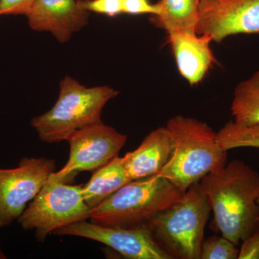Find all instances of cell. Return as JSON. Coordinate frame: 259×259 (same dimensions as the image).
<instances>
[{
  "label": "cell",
  "instance_id": "21",
  "mask_svg": "<svg viewBox=\"0 0 259 259\" xmlns=\"http://www.w3.org/2000/svg\"><path fill=\"white\" fill-rule=\"evenodd\" d=\"M35 0H2L0 15H28Z\"/></svg>",
  "mask_w": 259,
  "mask_h": 259
},
{
  "label": "cell",
  "instance_id": "19",
  "mask_svg": "<svg viewBox=\"0 0 259 259\" xmlns=\"http://www.w3.org/2000/svg\"><path fill=\"white\" fill-rule=\"evenodd\" d=\"M80 5L89 13L115 17L123 13V0H79Z\"/></svg>",
  "mask_w": 259,
  "mask_h": 259
},
{
  "label": "cell",
  "instance_id": "17",
  "mask_svg": "<svg viewBox=\"0 0 259 259\" xmlns=\"http://www.w3.org/2000/svg\"><path fill=\"white\" fill-rule=\"evenodd\" d=\"M218 137L226 151L236 148H259V124L245 125L231 120L218 133Z\"/></svg>",
  "mask_w": 259,
  "mask_h": 259
},
{
  "label": "cell",
  "instance_id": "7",
  "mask_svg": "<svg viewBox=\"0 0 259 259\" xmlns=\"http://www.w3.org/2000/svg\"><path fill=\"white\" fill-rule=\"evenodd\" d=\"M127 136L103 122L76 131L67 140L70 154L67 163L49 178L69 183L81 171H90L105 166L118 156Z\"/></svg>",
  "mask_w": 259,
  "mask_h": 259
},
{
  "label": "cell",
  "instance_id": "2",
  "mask_svg": "<svg viewBox=\"0 0 259 259\" xmlns=\"http://www.w3.org/2000/svg\"><path fill=\"white\" fill-rule=\"evenodd\" d=\"M166 128L175 148L158 175L184 193L206 175L226 166L227 151L219 144L218 133L205 122L177 115L167 121Z\"/></svg>",
  "mask_w": 259,
  "mask_h": 259
},
{
  "label": "cell",
  "instance_id": "22",
  "mask_svg": "<svg viewBox=\"0 0 259 259\" xmlns=\"http://www.w3.org/2000/svg\"><path fill=\"white\" fill-rule=\"evenodd\" d=\"M241 243L238 259H259V230Z\"/></svg>",
  "mask_w": 259,
  "mask_h": 259
},
{
  "label": "cell",
  "instance_id": "15",
  "mask_svg": "<svg viewBox=\"0 0 259 259\" xmlns=\"http://www.w3.org/2000/svg\"><path fill=\"white\" fill-rule=\"evenodd\" d=\"M161 13L153 16L156 25L168 33L175 31L196 32L199 20V0H160Z\"/></svg>",
  "mask_w": 259,
  "mask_h": 259
},
{
  "label": "cell",
  "instance_id": "12",
  "mask_svg": "<svg viewBox=\"0 0 259 259\" xmlns=\"http://www.w3.org/2000/svg\"><path fill=\"white\" fill-rule=\"evenodd\" d=\"M168 41L181 75L190 84L200 82L214 62L212 39L196 32L175 31L168 33Z\"/></svg>",
  "mask_w": 259,
  "mask_h": 259
},
{
  "label": "cell",
  "instance_id": "9",
  "mask_svg": "<svg viewBox=\"0 0 259 259\" xmlns=\"http://www.w3.org/2000/svg\"><path fill=\"white\" fill-rule=\"evenodd\" d=\"M195 32L216 42L237 34L259 33V0H199Z\"/></svg>",
  "mask_w": 259,
  "mask_h": 259
},
{
  "label": "cell",
  "instance_id": "4",
  "mask_svg": "<svg viewBox=\"0 0 259 259\" xmlns=\"http://www.w3.org/2000/svg\"><path fill=\"white\" fill-rule=\"evenodd\" d=\"M118 95L110 87L86 88L71 76H65L55 105L33 117L31 125L42 142L67 141L76 131L102 122V110Z\"/></svg>",
  "mask_w": 259,
  "mask_h": 259
},
{
  "label": "cell",
  "instance_id": "6",
  "mask_svg": "<svg viewBox=\"0 0 259 259\" xmlns=\"http://www.w3.org/2000/svg\"><path fill=\"white\" fill-rule=\"evenodd\" d=\"M90 212L81 194V185L49 178L18 221L25 231L34 230L37 241L42 242L62 227L90 219Z\"/></svg>",
  "mask_w": 259,
  "mask_h": 259
},
{
  "label": "cell",
  "instance_id": "24",
  "mask_svg": "<svg viewBox=\"0 0 259 259\" xmlns=\"http://www.w3.org/2000/svg\"><path fill=\"white\" fill-rule=\"evenodd\" d=\"M1 2H2V0H0V8H1ZM0 16H1V15H0Z\"/></svg>",
  "mask_w": 259,
  "mask_h": 259
},
{
  "label": "cell",
  "instance_id": "14",
  "mask_svg": "<svg viewBox=\"0 0 259 259\" xmlns=\"http://www.w3.org/2000/svg\"><path fill=\"white\" fill-rule=\"evenodd\" d=\"M129 182L124 157L117 156L97 169L88 183L81 185L83 200L93 209Z\"/></svg>",
  "mask_w": 259,
  "mask_h": 259
},
{
  "label": "cell",
  "instance_id": "11",
  "mask_svg": "<svg viewBox=\"0 0 259 259\" xmlns=\"http://www.w3.org/2000/svg\"><path fill=\"white\" fill-rule=\"evenodd\" d=\"M89 15L79 0H35L26 17L32 30L51 32L64 44L88 25Z\"/></svg>",
  "mask_w": 259,
  "mask_h": 259
},
{
  "label": "cell",
  "instance_id": "16",
  "mask_svg": "<svg viewBox=\"0 0 259 259\" xmlns=\"http://www.w3.org/2000/svg\"><path fill=\"white\" fill-rule=\"evenodd\" d=\"M231 111L237 122L245 125L259 124V70L237 85Z\"/></svg>",
  "mask_w": 259,
  "mask_h": 259
},
{
  "label": "cell",
  "instance_id": "13",
  "mask_svg": "<svg viewBox=\"0 0 259 259\" xmlns=\"http://www.w3.org/2000/svg\"><path fill=\"white\" fill-rule=\"evenodd\" d=\"M174 148L173 140L166 127L150 133L139 147L123 156L129 180H141L159 174L171 158Z\"/></svg>",
  "mask_w": 259,
  "mask_h": 259
},
{
  "label": "cell",
  "instance_id": "3",
  "mask_svg": "<svg viewBox=\"0 0 259 259\" xmlns=\"http://www.w3.org/2000/svg\"><path fill=\"white\" fill-rule=\"evenodd\" d=\"M211 204L199 183L151 218L147 226L155 241L171 259H200Z\"/></svg>",
  "mask_w": 259,
  "mask_h": 259
},
{
  "label": "cell",
  "instance_id": "25",
  "mask_svg": "<svg viewBox=\"0 0 259 259\" xmlns=\"http://www.w3.org/2000/svg\"><path fill=\"white\" fill-rule=\"evenodd\" d=\"M257 202H258V205H259V197H258V200H257Z\"/></svg>",
  "mask_w": 259,
  "mask_h": 259
},
{
  "label": "cell",
  "instance_id": "18",
  "mask_svg": "<svg viewBox=\"0 0 259 259\" xmlns=\"http://www.w3.org/2000/svg\"><path fill=\"white\" fill-rule=\"evenodd\" d=\"M239 250L225 237L212 236L204 239L200 251V259H236Z\"/></svg>",
  "mask_w": 259,
  "mask_h": 259
},
{
  "label": "cell",
  "instance_id": "20",
  "mask_svg": "<svg viewBox=\"0 0 259 259\" xmlns=\"http://www.w3.org/2000/svg\"><path fill=\"white\" fill-rule=\"evenodd\" d=\"M161 13L158 3L152 5L148 0H123V13L129 15L149 14L157 16Z\"/></svg>",
  "mask_w": 259,
  "mask_h": 259
},
{
  "label": "cell",
  "instance_id": "8",
  "mask_svg": "<svg viewBox=\"0 0 259 259\" xmlns=\"http://www.w3.org/2000/svg\"><path fill=\"white\" fill-rule=\"evenodd\" d=\"M55 168L47 158H23L15 168H0V228L20 217Z\"/></svg>",
  "mask_w": 259,
  "mask_h": 259
},
{
  "label": "cell",
  "instance_id": "10",
  "mask_svg": "<svg viewBox=\"0 0 259 259\" xmlns=\"http://www.w3.org/2000/svg\"><path fill=\"white\" fill-rule=\"evenodd\" d=\"M57 236L81 237L110 247L130 259H171L160 248L148 226L136 228H113L86 221L62 227Z\"/></svg>",
  "mask_w": 259,
  "mask_h": 259
},
{
  "label": "cell",
  "instance_id": "1",
  "mask_svg": "<svg viewBox=\"0 0 259 259\" xmlns=\"http://www.w3.org/2000/svg\"><path fill=\"white\" fill-rule=\"evenodd\" d=\"M214 212V228L235 245L259 230V174L233 160L199 181Z\"/></svg>",
  "mask_w": 259,
  "mask_h": 259
},
{
  "label": "cell",
  "instance_id": "23",
  "mask_svg": "<svg viewBox=\"0 0 259 259\" xmlns=\"http://www.w3.org/2000/svg\"><path fill=\"white\" fill-rule=\"evenodd\" d=\"M7 257L5 253H3V250L0 248V259H6Z\"/></svg>",
  "mask_w": 259,
  "mask_h": 259
},
{
  "label": "cell",
  "instance_id": "5",
  "mask_svg": "<svg viewBox=\"0 0 259 259\" xmlns=\"http://www.w3.org/2000/svg\"><path fill=\"white\" fill-rule=\"evenodd\" d=\"M180 189L160 175L131 181L91 209V222L100 226L136 228L147 226L156 214L179 200Z\"/></svg>",
  "mask_w": 259,
  "mask_h": 259
}]
</instances>
